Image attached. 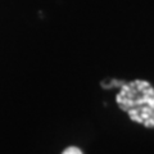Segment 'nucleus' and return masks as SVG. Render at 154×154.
<instances>
[{
    "label": "nucleus",
    "instance_id": "nucleus-2",
    "mask_svg": "<svg viewBox=\"0 0 154 154\" xmlns=\"http://www.w3.org/2000/svg\"><path fill=\"white\" fill-rule=\"evenodd\" d=\"M62 154H82V152H81V149L76 148V146H69V148H67Z\"/></svg>",
    "mask_w": 154,
    "mask_h": 154
},
{
    "label": "nucleus",
    "instance_id": "nucleus-1",
    "mask_svg": "<svg viewBox=\"0 0 154 154\" xmlns=\"http://www.w3.org/2000/svg\"><path fill=\"white\" fill-rule=\"evenodd\" d=\"M117 103L134 122L154 128V89L148 82L134 81L122 86Z\"/></svg>",
    "mask_w": 154,
    "mask_h": 154
}]
</instances>
